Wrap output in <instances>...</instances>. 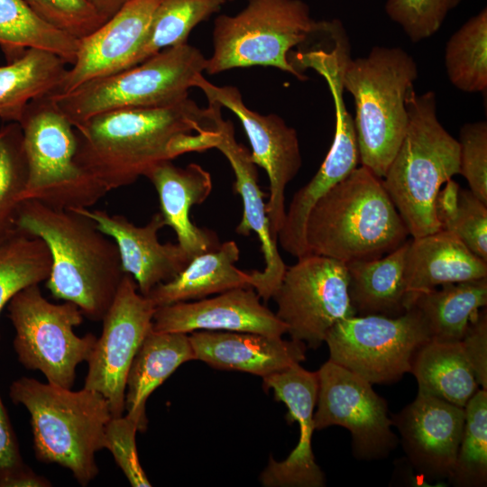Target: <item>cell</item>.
Returning <instances> with one entry per match:
<instances>
[{
  "mask_svg": "<svg viewBox=\"0 0 487 487\" xmlns=\"http://www.w3.org/2000/svg\"><path fill=\"white\" fill-rule=\"evenodd\" d=\"M222 106L189 97L155 108H123L75 126V161L108 191L129 186L162 161L187 153L192 136L216 131Z\"/></svg>",
  "mask_w": 487,
  "mask_h": 487,
  "instance_id": "1",
  "label": "cell"
},
{
  "mask_svg": "<svg viewBox=\"0 0 487 487\" xmlns=\"http://www.w3.org/2000/svg\"><path fill=\"white\" fill-rule=\"evenodd\" d=\"M15 228L47 245L51 267L45 285L51 295L102 321L124 275L115 242L86 216L35 199L22 201Z\"/></svg>",
  "mask_w": 487,
  "mask_h": 487,
  "instance_id": "2",
  "label": "cell"
},
{
  "mask_svg": "<svg viewBox=\"0 0 487 487\" xmlns=\"http://www.w3.org/2000/svg\"><path fill=\"white\" fill-rule=\"evenodd\" d=\"M305 234L310 253L347 263L380 258L409 233L381 179L361 166L317 201Z\"/></svg>",
  "mask_w": 487,
  "mask_h": 487,
  "instance_id": "3",
  "label": "cell"
},
{
  "mask_svg": "<svg viewBox=\"0 0 487 487\" xmlns=\"http://www.w3.org/2000/svg\"><path fill=\"white\" fill-rule=\"evenodd\" d=\"M9 397L30 413L39 461L67 468L81 486L97 476L95 455L106 446L105 430L112 418L106 398L84 387L71 391L28 377L11 383Z\"/></svg>",
  "mask_w": 487,
  "mask_h": 487,
  "instance_id": "4",
  "label": "cell"
},
{
  "mask_svg": "<svg viewBox=\"0 0 487 487\" xmlns=\"http://www.w3.org/2000/svg\"><path fill=\"white\" fill-rule=\"evenodd\" d=\"M408 124L381 179L412 238L442 229L436 211L441 187L459 174V144L436 116L434 91L407 99Z\"/></svg>",
  "mask_w": 487,
  "mask_h": 487,
  "instance_id": "5",
  "label": "cell"
},
{
  "mask_svg": "<svg viewBox=\"0 0 487 487\" xmlns=\"http://www.w3.org/2000/svg\"><path fill=\"white\" fill-rule=\"evenodd\" d=\"M418 69L400 47L374 46L365 57L347 60L342 82L355 103L354 119L359 161L382 179L404 137L407 99Z\"/></svg>",
  "mask_w": 487,
  "mask_h": 487,
  "instance_id": "6",
  "label": "cell"
},
{
  "mask_svg": "<svg viewBox=\"0 0 487 487\" xmlns=\"http://www.w3.org/2000/svg\"><path fill=\"white\" fill-rule=\"evenodd\" d=\"M207 58L188 42L167 48L138 65L88 80L63 95H51L75 127L88 118L123 108H155L188 97Z\"/></svg>",
  "mask_w": 487,
  "mask_h": 487,
  "instance_id": "7",
  "label": "cell"
},
{
  "mask_svg": "<svg viewBox=\"0 0 487 487\" xmlns=\"http://www.w3.org/2000/svg\"><path fill=\"white\" fill-rule=\"evenodd\" d=\"M19 124L28 170L23 200L89 208L108 192L77 164L75 128L50 95L32 100Z\"/></svg>",
  "mask_w": 487,
  "mask_h": 487,
  "instance_id": "8",
  "label": "cell"
},
{
  "mask_svg": "<svg viewBox=\"0 0 487 487\" xmlns=\"http://www.w3.org/2000/svg\"><path fill=\"white\" fill-rule=\"evenodd\" d=\"M318 21L302 0H248L234 15L214 21L213 51L207 59L209 75L253 66L274 67L298 79H308L289 63L291 49L305 43Z\"/></svg>",
  "mask_w": 487,
  "mask_h": 487,
  "instance_id": "9",
  "label": "cell"
},
{
  "mask_svg": "<svg viewBox=\"0 0 487 487\" xmlns=\"http://www.w3.org/2000/svg\"><path fill=\"white\" fill-rule=\"evenodd\" d=\"M6 307L18 361L28 370L41 372L48 382L71 389L77 366L87 361L97 340L91 333H74L84 317L78 307L69 301L50 302L39 284L17 292Z\"/></svg>",
  "mask_w": 487,
  "mask_h": 487,
  "instance_id": "10",
  "label": "cell"
},
{
  "mask_svg": "<svg viewBox=\"0 0 487 487\" xmlns=\"http://www.w3.org/2000/svg\"><path fill=\"white\" fill-rule=\"evenodd\" d=\"M429 340L424 320L414 308L398 317L345 318L325 338L330 361L372 384H390L410 372L416 353Z\"/></svg>",
  "mask_w": 487,
  "mask_h": 487,
  "instance_id": "11",
  "label": "cell"
},
{
  "mask_svg": "<svg viewBox=\"0 0 487 487\" xmlns=\"http://www.w3.org/2000/svg\"><path fill=\"white\" fill-rule=\"evenodd\" d=\"M345 263L314 253L287 267L271 299L290 338L318 348L339 321L355 316Z\"/></svg>",
  "mask_w": 487,
  "mask_h": 487,
  "instance_id": "12",
  "label": "cell"
},
{
  "mask_svg": "<svg viewBox=\"0 0 487 487\" xmlns=\"http://www.w3.org/2000/svg\"><path fill=\"white\" fill-rule=\"evenodd\" d=\"M315 429L339 426L352 436L353 455L362 461L387 457L398 437L391 429L388 404L372 384L328 360L318 371Z\"/></svg>",
  "mask_w": 487,
  "mask_h": 487,
  "instance_id": "13",
  "label": "cell"
},
{
  "mask_svg": "<svg viewBox=\"0 0 487 487\" xmlns=\"http://www.w3.org/2000/svg\"><path fill=\"white\" fill-rule=\"evenodd\" d=\"M155 305L124 273L115 297L104 316L102 333L87 359L84 388L100 393L114 418L123 416L126 378L131 363L152 328Z\"/></svg>",
  "mask_w": 487,
  "mask_h": 487,
  "instance_id": "14",
  "label": "cell"
},
{
  "mask_svg": "<svg viewBox=\"0 0 487 487\" xmlns=\"http://www.w3.org/2000/svg\"><path fill=\"white\" fill-rule=\"evenodd\" d=\"M207 101L232 111L241 122L249 139L251 159L267 173L270 182L266 203L271 232L275 239L285 219V188L302 166L297 131L276 114L262 115L246 106L234 86H216L202 74L194 80Z\"/></svg>",
  "mask_w": 487,
  "mask_h": 487,
  "instance_id": "15",
  "label": "cell"
},
{
  "mask_svg": "<svg viewBox=\"0 0 487 487\" xmlns=\"http://www.w3.org/2000/svg\"><path fill=\"white\" fill-rule=\"evenodd\" d=\"M391 418L411 466L427 479H448L463 435L464 408L418 392Z\"/></svg>",
  "mask_w": 487,
  "mask_h": 487,
  "instance_id": "16",
  "label": "cell"
},
{
  "mask_svg": "<svg viewBox=\"0 0 487 487\" xmlns=\"http://www.w3.org/2000/svg\"><path fill=\"white\" fill-rule=\"evenodd\" d=\"M262 381L264 390H271L275 399L286 405L288 423H299V438L285 460L277 462L270 457L260 475L262 484L266 487L325 486V473L316 463L311 445L318 391L317 372H309L296 363L263 377Z\"/></svg>",
  "mask_w": 487,
  "mask_h": 487,
  "instance_id": "17",
  "label": "cell"
},
{
  "mask_svg": "<svg viewBox=\"0 0 487 487\" xmlns=\"http://www.w3.org/2000/svg\"><path fill=\"white\" fill-rule=\"evenodd\" d=\"M260 299L253 287H242L210 299L158 307L152 330L183 334L230 331L282 337L288 332L287 326Z\"/></svg>",
  "mask_w": 487,
  "mask_h": 487,
  "instance_id": "18",
  "label": "cell"
},
{
  "mask_svg": "<svg viewBox=\"0 0 487 487\" xmlns=\"http://www.w3.org/2000/svg\"><path fill=\"white\" fill-rule=\"evenodd\" d=\"M214 148L217 149L229 161L234 174V190L243 202V216L235 227V233L249 236L254 232L261 244L264 259L262 271H251L252 287L259 297L268 301L279 288L287 269L273 237L267 215L265 194L262 191L256 165L251 159V152L234 137V124L230 120H224L221 115L217 120V136Z\"/></svg>",
  "mask_w": 487,
  "mask_h": 487,
  "instance_id": "19",
  "label": "cell"
},
{
  "mask_svg": "<svg viewBox=\"0 0 487 487\" xmlns=\"http://www.w3.org/2000/svg\"><path fill=\"white\" fill-rule=\"evenodd\" d=\"M89 219L115 244L124 273L132 275L139 292L146 296L155 286L176 277L191 260L178 244H161L158 233L165 226L155 213L143 226L105 210L73 209Z\"/></svg>",
  "mask_w": 487,
  "mask_h": 487,
  "instance_id": "20",
  "label": "cell"
},
{
  "mask_svg": "<svg viewBox=\"0 0 487 487\" xmlns=\"http://www.w3.org/2000/svg\"><path fill=\"white\" fill-rule=\"evenodd\" d=\"M161 0H130L95 32L79 40L75 62L51 95H63L81 84L119 72L134 53Z\"/></svg>",
  "mask_w": 487,
  "mask_h": 487,
  "instance_id": "21",
  "label": "cell"
},
{
  "mask_svg": "<svg viewBox=\"0 0 487 487\" xmlns=\"http://www.w3.org/2000/svg\"><path fill=\"white\" fill-rule=\"evenodd\" d=\"M190 334L196 360L218 370L244 372L263 378L306 359V345L293 339L230 331L201 330Z\"/></svg>",
  "mask_w": 487,
  "mask_h": 487,
  "instance_id": "22",
  "label": "cell"
},
{
  "mask_svg": "<svg viewBox=\"0 0 487 487\" xmlns=\"http://www.w3.org/2000/svg\"><path fill=\"white\" fill-rule=\"evenodd\" d=\"M144 177L157 191L165 225L174 230L178 244L190 259L220 246L215 232L198 227L189 218L190 208L206 201L212 191L207 170L197 163L177 167L167 160L152 166Z\"/></svg>",
  "mask_w": 487,
  "mask_h": 487,
  "instance_id": "23",
  "label": "cell"
},
{
  "mask_svg": "<svg viewBox=\"0 0 487 487\" xmlns=\"http://www.w3.org/2000/svg\"><path fill=\"white\" fill-rule=\"evenodd\" d=\"M485 277L487 262L447 230L440 229L409 241L405 260L409 309L420 292Z\"/></svg>",
  "mask_w": 487,
  "mask_h": 487,
  "instance_id": "24",
  "label": "cell"
},
{
  "mask_svg": "<svg viewBox=\"0 0 487 487\" xmlns=\"http://www.w3.org/2000/svg\"><path fill=\"white\" fill-rule=\"evenodd\" d=\"M196 360L189 336L183 333H148L131 363L125 387V416L144 433L146 401L182 363Z\"/></svg>",
  "mask_w": 487,
  "mask_h": 487,
  "instance_id": "25",
  "label": "cell"
},
{
  "mask_svg": "<svg viewBox=\"0 0 487 487\" xmlns=\"http://www.w3.org/2000/svg\"><path fill=\"white\" fill-rule=\"evenodd\" d=\"M240 249L226 241L213 251L193 257L172 280L155 286L147 297L156 308L189 300H198L226 290L252 287L250 272L238 269Z\"/></svg>",
  "mask_w": 487,
  "mask_h": 487,
  "instance_id": "26",
  "label": "cell"
},
{
  "mask_svg": "<svg viewBox=\"0 0 487 487\" xmlns=\"http://www.w3.org/2000/svg\"><path fill=\"white\" fill-rule=\"evenodd\" d=\"M409 241L385 256L345 263L356 314L398 317L409 310L405 260Z\"/></svg>",
  "mask_w": 487,
  "mask_h": 487,
  "instance_id": "27",
  "label": "cell"
},
{
  "mask_svg": "<svg viewBox=\"0 0 487 487\" xmlns=\"http://www.w3.org/2000/svg\"><path fill=\"white\" fill-rule=\"evenodd\" d=\"M418 293L410 308L418 311L430 340L459 342L470 322L487 304V277L440 286Z\"/></svg>",
  "mask_w": 487,
  "mask_h": 487,
  "instance_id": "28",
  "label": "cell"
},
{
  "mask_svg": "<svg viewBox=\"0 0 487 487\" xmlns=\"http://www.w3.org/2000/svg\"><path fill=\"white\" fill-rule=\"evenodd\" d=\"M410 372L417 380L418 392L462 408L479 390L460 341H427L416 353Z\"/></svg>",
  "mask_w": 487,
  "mask_h": 487,
  "instance_id": "29",
  "label": "cell"
},
{
  "mask_svg": "<svg viewBox=\"0 0 487 487\" xmlns=\"http://www.w3.org/2000/svg\"><path fill=\"white\" fill-rule=\"evenodd\" d=\"M66 66L58 55L39 49H28L18 60L0 66V118L19 123L32 100L57 89Z\"/></svg>",
  "mask_w": 487,
  "mask_h": 487,
  "instance_id": "30",
  "label": "cell"
},
{
  "mask_svg": "<svg viewBox=\"0 0 487 487\" xmlns=\"http://www.w3.org/2000/svg\"><path fill=\"white\" fill-rule=\"evenodd\" d=\"M78 45V39L43 21L24 0H0V48L7 63L28 49H39L72 65Z\"/></svg>",
  "mask_w": 487,
  "mask_h": 487,
  "instance_id": "31",
  "label": "cell"
},
{
  "mask_svg": "<svg viewBox=\"0 0 487 487\" xmlns=\"http://www.w3.org/2000/svg\"><path fill=\"white\" fill-rule=\"evenodd\" d=\"M225 3V0H161L143 40L125 62L124 69L167 48L186 43L191 31Z\"/></svg>",
  "mask_w": 487,
  "mask_h": 487,
  "instance_id": "32",
  "label": "cell"
},
{
  "mask_svg": "<svg viewBox=\"0 0 487 487\" xmlns=\"http://www.w3.org/2000/svg\"><path fill=\"white\" fill-rule=\"evenodd\" d=\"M445 67L451 84L466 93L487 89V9L468 19L448 39Z\"/></svg>",
  "mask_w": 487,
  "mask_h": 487,
  "instance_id": "33",
  "label": "cell"
},
{
  "mask_svg": "<svg viewBox=\"0 0 487 487\" xmlns=\"http://www.w3.org/2000/svg\"><path fill=\"white\" fill-rule=\"evenodd\" d=\"M51 257L45 243L14 229L0 239V314L23 289L45 281Z\"/></svg>",
  "mask_w": 487,
  "mask_h": 487,
  "instance_id": "34",
  "label": "cell"
},
{
  "mask_svg": "<svg viewBox=\"0 0 487 487\" xmlns=\"http://www.w3.org/2000/svg\"><path fill=\"white\" fill-rule=\"evenodd\" d=\"M465 420L449 482L456 487L487 485V390L479 389L464 407Z\"/></svg>",
  "mask_w": 487,
  "mask_h": 487,
  "instance_id": "35",
  "label": "cell"
},
{
  "mask_svg": "<svg viewBox=\"0 0 487 487\" xmlns=\"http://www.w3.org/2000/svg\"><path fill=\"white\" fill-rule=\"evenodd\" d=\"M27 171L21 126L8 123L0 128V239L15 229Z\"/></svg>",
  "mask_w": 487,
  "mask_h": 487,
  "instance_id": "36",
  "label": "cell"
},
{
  "mask_svg": "<svg viewBox=\"0 0 487 487\" xmlns=\"http://www.w3.org/2000/svg\"><path fill=\"white\" fill-rule=\"evenodd\" d=\"M462 0H387L385 12L412 42L435 34Z\"/></svg>",
  "mask_w": 487,
  "mask_h": 487,
  "instance_id": "37",
  "label": "cell"
},
{
  "mask_svg": "<svg viewBox=\"0 0 487 487\" xmlns=\"http://www.w3.org/2000/svg\"><path fill=\"white\" fill-rule=\"evenodd\" d=\"M440 224L442 229L453 233L472 253L487 262V204L470 189L459 188L454 209Z\"/></svg>",
  "mask_w": 487,
  "mask_h": 487,
  "instance_id": "38",
  "label": "cell"
},
{
  "mask_svg": "<svg viewBox=\"0 0 487 487\" xmlns=\"http://www.w3.org/2000/svg\"><path fill=\"white\" fill-rule=\"evenodd\" d=\"M24 1L43 21L78 40L105 23L86 0Z\"/></svg>",
  "mask_w": 487,
  "mask_h": 487,
  "instance_id": "39",
  "label": "cell"
},
{
  "mask_svg": "<svg viewBox=\"0 0 487 487\" xmlns=\"http://www.w3.org/2000/svg\"><path fill=\"white\" fill-rule=\"evenodd\" d=\"M459 174L470 190L487 204V123H466L459 132Z\"/></svg>",
  "mask_w": 487,
  "mask_h": 487,
  "instance_id": "40",
  "label": "cell"
},
{
  "mask_svg": "<svg viewBox=\"0 0 487 487\" xmlns=\"http://www.w3.org/2000/svg\"><path fill=\"white\" fill-rule=\"evenodd\" d=\"M137 426L126 416L114 418L107 422L105 430V448L112 454L133 487H151L138 457L135 436Z\"/></svg>",
  "mask_w": 487,
  "mask_h": 487,
  "instance_id": "41",
  "label": "cell"
},
{
  "mask_svg": "<svg viewBox=\"0 0 487 487\" xmlns=\"http://www.w3.org/2000/svg\"><path fill=\"white\" fill-rule=\"evenodd\" d=\"M479 386L487 390V311L480 309L460 341Z\"/></svg>",
  "mask_w": 487,
  "mask_h": 487,
  "instance_id": "42",
  "label": "cell"
},
{
  "mask_svg": "<svg viewBox=\"0 0 487 487\" xmlns=\"http://www.w3.org/2000/svg\"><path fill=\"white\" fill-rule=\"evenodd\" d=\"M25 465L6 409L0 397V479Z\"/></svg>",
  "mask_w": 487,
  "mask_h": 487,
  "instance_id": "43",
  "label": "cell"
},
{
  "mask_svg": "<svg viewBox=\"0 0 487 487\" xmlns=\"http://www.w3.org/2000/svg\"><path fill=\"white\" fill-rule=\"evenodd\" d=\"M51 482L37 474L25 465L13 473L0 479V487H49Z\"/></svg>",
  "mask_w": 487,
  "mask_h": 487,
  "instance_id": "44",
  "label": "cell"
},
{
  "mask_svg": "<svg viewBox=\"0 0 487 487\" xmlns=\"http://www.w3.org/2000/svg\"><path fill=\"white\" fill-rule=\"evenodd\" d=\"M106 22L114 16L130 0H86Z\"/></svg>",
  "mask_w": 487,
  "mask_h": 487,
  "instance_id": "45",
  "label": "cell"
},
{
  "mask_svg": "<svg viewBox=\"0 0 487 487\" xmlns=\"http://www.w3.org/2000/svg\"><path fill=\"white\" fill-rule=\"evenodd\" d=\"M225 1L227 2V1H230V0H225Z\"/></svg>",
  "mask_w": 487,
  "mask_h": 487,
  "instance_id": "46",
  "label": "cell"
}]
</instances>
